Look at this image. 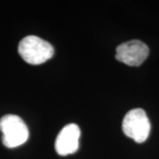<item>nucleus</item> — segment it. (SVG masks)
<instances>
[{"mask_svg":"<svg viewBox=\"0 0 159 159\" xmlns=\"http://www.w3.org/2000/svg\"><path fill=\"white\" fill-rule=\"evenodd\" d=\"M18 51L24 61L35 66L46 62L54 55L51 43L35 35L24 37L19 43Z\"/></svg>","mask_w":159,"mask_h":159,"instance_id":"nucleus-1","label":"nucleus"},{"mask_svg":"<svg viewBox=\"0 0 159 159\" xmlns=\"http://www.w3.org/2000/svg\"><path fill=\"white\" fill-rule=\"evenodd\" d=\"M0 130L3 134V144L9 148H13L24 144L29 139V128L23 119L8 114L0 119Z\"/></svg>","mask_w":159,"mask_h":159,"instance_id":"nucleus-2","label":"nucleus"},{"mask_svg":"<svg viewBox=\"0 0 159 159\" xmlns=\"http://www.w3.org/2000/svg\"><path fill=\"white\" fill-rule=\"evenodd\" d=\"M122 129L126 136L137 143L145 142L150 133V122L145 111L141 108L129 111L123 119Z\"/></svg>","mask_w":159,"mask_h":159,"instance_id":"nucleus-3","label":"nucleus"},{"mask_svg":"<svg viewBox=\"0 0 159 159\" xmlns=\"http://www.w3.org/2000/svg\"><path fill=\"white\" fill-rule=\"evenodd\" d=\"M149 50L140 40H132L119 44L116 49V59L130 66H139L148 57Z\"/></svg>","mask_w":159,"mask_h":159,"instance_id":"nucleus-4","label":"nucleus"},{"mask_svg":"<svg viewBox=\"0 0 159 159\" xmlns=\"http://www.w3.org/2000/svg\"><path fill=\"white\" fill-rule=\"evenodd\" d=\"M80 136V130L76 124H68L64 126L55 142L57 153L60 156L75 153L79 148Z\"/></svg>","mask_w":159,"mask_h":159,"instance_id":"nucleus-5","label":"nucleus"}]
</instances>
